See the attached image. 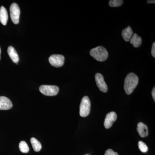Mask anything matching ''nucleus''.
Here are the masks:
<instances>
[{
	"instance_id": "obj_1",
	"label": "nucleus",
	"mask_w": 155,
	"mask_h": 155,
	"mask_svg": "<svg viewBox=\"0 0 155 155\" xmlns=\"http://www.w3.org/2000/svg\"><path fill=\"white\" fill-rule=\"evenodd\" d=\"M139 81L138 76L134 73H129L125 78L124 89L127 94H131L137 86Z\"/></svg>"
},
{
	"instance_id": "obj_2",
	"label": "nucleus",
	"mask_w": 155,
	"mask_h": 155,
	"mask_svg": "<svg viewBox=\"0 0 155 155\" xmlns=\"http://www.w3.org/2000/svg\"><path fill=\"white\" fill-rule=\"evenodd\" d=\"M91 56L100 62L105 61L108 57V53L105 48L102 46H98L92 49L90 52Z\"/></svg>"
},
{
	"instance_id": "obj_3",
	"label": "nucleus",
	"mask_w": 155,
	"mask_h": 155,
	"mask_svg": "<svg viewBox=\"0 0 155 155\" xmlns=\"http://www.w3.org/2000/svg\"><path fill=\"white\" fill-rule=\"evenodd\" d=\"M90 100L87 96H84L82 98L80 105L79 114L81 116L85 117L88 116L91 111Z\"/></svg>"
},
{
	"instance_id": "obj_4",
	"label": "nucleus",
	"mask_w": 155,
	"mask_h": 155,
	"mask_svg": "<svg viewBox=\"0 0 155 155\" xmlns=\"http://www.w3.org/2000/svg\"><path fill=\"white\" fill-rule=\"evenodd\" d=\"M39 91L45 95L54 96L58 94L59 88L55 85H42L40 87Z\"/></svg>"
},
{
	"instance_id": "obj_5",
	"label": "nucleus",
	"mask_w": 155,
	"mask_h": 155,
	"mask_svg": "<svg viewBox=\"0 0 155 155\" xmlns=\"http://www.w3.org/2000/svg\"><path fill=\"white\" fill-rule=\"evenodd\" d=\"M10 11L12 21L14 24L19 23L20 11L18 5L16 3H13L10 7Z\"/></svg>"
},
{
	"instance_id": "obj_6",
	"label": "nucleus",
	"mask_w": 155,
	"mask_h": 155,
	"mask_svg": "<svg viewBox=\"0 0 155 155\" xmlns=\"http://www.w3.org/2000/svg\"><path fill=\"white\" fill-rule=\"evenodd\" d=\"M65 58L61 54H54L49 58V62L53 67H61L64 65Z\"/></svg>"
},
{
	"instance_id": "obj_7",
	"label": "nucleus",
	"mask_w": 155,
	"mask_h": 155,
	"mask_svg": "<svg viewBox=\"0 0 155 155\" xmlns=\"http://www.w3.org/2000/svg\"><path fill=\"white\" fill-rule=\"evenodd\" d=\"M95 78L97 86L100 91L103 92H107L108 90V87L105 81L103 75L101 73H97L95 76Z\"/></svg>"
},
{
	"instance_id": "obj_8",
	"label": "nucleus",
	"mask_w": 155,
	"mask_h": 155,
	"mask_svg": "<svg viewBox=\"0 0 155 155\" xmlns=\"http://www.w3.org/2000/svg\"><path fill=\"white\" fill-rule=\"evenodd\" d=\"M117 117V114L115 112H111L107 114L104 122V125L106 129H109L112 127L114 122L116 121Z\"/></svg>"
},
{
	"instance_id": "obj_9",
	"label": "nucleus",
	"mask_w": 155,
	"mask_h": 155,
	"mask_svg": "<svg viewBox=\"0 0 155 155\" xmlns=\"http://www.w3.org/2000/svg\"><path fill=\"white\" fill-rule=\"evenodd\" d=\"M13 107L11 100L7 97L0 96V110H8Z\"/></svg>"
},
{
	"instance_id": "obj_10",
	"label": "nucleus",
	"mask_w": 155,
	"mask_h": 155,
	"mask_svg": "<svg viewBox=\"0 0 155 155\" xmlns=\"http://www.w3.org/2000/svg\"><path fill=\"white\" fill-rule=\"evenodd\" d=\"M137 130L141 137H146L148 135V128L147 126L142 122H139L137 124Z\"/></svg>"
},
{
	"instance_id": "obj_11",
	"label": "nucleus",
	"mask_w": 155,
	"mask_h": 155,
	"mask_svg": "<svg viewBox=\"0 0 155 155\" xmlns=\"http://www.w3.org/2000/svg\"><path fill=\"white\" fill-rule=\"evenodd\" d=\"M8 19V11L4 6L0 8V22L4 25H6Z\"/></svg>"
},
{
	"instance_id": "obj_12",
	"label": "nucleus",
	"mask_w": 155,
	"mask_h": 155,
	"mask_svg": "<svg viewBox=\"0 0 155 155\" xmlns=\"http://www.w3.org/2000/svg\"><path fill=\"white\" fill-rule=\"evenodd\" d=\"M8 52L9 57L13 62L17 64L19 61V56L14 48L12 46H9L8 49Z\"/></svg>"
},
{
	"instance_id": "obj_13",
	"label": "nucleus",
	"mask_w": 155,
	"mask_h": 155,
	"mask_svg": "<svg viewBox=\"0 0 155 155\" xmlns=\"http://www.w3.org/2000/svg\"><path fill=\"white\" fill-rule=\"evenodd\" d=\"M133 35V31L130 26H128L127 28L122 30V38L125 41H130V38Z\"/></svg>"
},
{
	"instance_id": "obj_14",
	"label": "nucleus",
	"mask_w": 155,
	"mask_h": 155,
	"mask_svg": "<svg viewBox=\"0 0 155 155\" xmlns=\"http://www.w3.org/2000/svg\"><path fill=\"white\" fill-rule=\"evenodd\" d=\"M141 38L138 36L136 33L134 34L130 40L131 44L133 45L134 48H138L142 44Z\"/></svg>"
},
{
	"instance_id": "obj_15",
	"label": "nucleus",
	"mask_w": 155,
	"mask_h": 155,
	"mask_svg": "<svg viewBox=\"0 0 155 155\" xmlns=\"http://www.w3.org/2000/svg\"><path fill=\"white\" fill-rule=\"evenodd\" d=\"M30 141L35 151L39 152L41 150L42 148L41 144L38 140L34 137H32Z\"/></svg>"
},
{
	"instance_id": "obj_16",
	"label": "nucleus",
	"mask_w": 155,
	"mask_h": 155,
	"mask_svg": "<svg viewBox=\"0 0 155 155\" xmlns=\"http://www.w3.org/2000/svg\"><path fill=\"white\" fill-rule=\"evenodd\" d=\"M19 148L20 151L22 153H28L29 152V148L27 143L24 141L20 142L19 144Z\"/></svg>"
},
{
	"instance_id": "obj_17",
	"label": "nucleus",
	"mask_w": 155,
	"mask_h": 155,
	"mask_svg": "<svg viewBox=\"0 0 155 155\" xmlns=\"http://www.w3.org/2000/svg\"><path fill=\"white\" fill-rule=\"evenodd\" d=\"M123 2L122 0H110L109 5L111 7H118L122 5Z\"/></svg>"
},
{
	"instance_id": "obj_18",
	"label": "nucleus",
	"mask_w": 155,
	"mask_h": 155,
	"mask_svg": "<svg viewBox=\"0 0 155 155\" xmlns=\"http://www.w3.org/2000/svg\"><path fill=\"white\" fill-rule=\"evenodd\" d=\"M138 147L140 151L143 153H147L148 150V148L146 143L142 141L138 142Z\"/></svg>"
},
{
	"instance_id": "obj_19",
	"label": "nucleus",
	"mask_w": 155,
	"mask_h": 155,
	"mask_svg": "<svg viewBox=\"0 0 155 155\" xmlns=\"http://www.w3.org/2000/svg\"><path fill=\"white\" fill-rule=\"evenodd\" d=\"M104 155H119V154L112 149H108L106 151Z\"/></svg>"
},
{
	"instance_id": "obj_20",
	"label": "nucleus",
	"mask_w": 155,
	"mask_h": 155,
	"mask_svg": "<svg viewBox=\"0 0 155 155\" xmlns=\"http://www.w3.org/2000/svg\"><path fill=\"white\" fill-rule=\"evenodd\" d=\"M151 54L153 57L154 58H155V43H153L152 48Z\"/></svg>"
},
{
	"instance_id": "obj_21",
	"label": "nucleus",
	"mask_w": 155,
	"mask_h": 155,
	"mask_svg": "<svg viewBox=\"0 0 155 155\" xmlns=\"http://www.w3.org/2000/svg\"><path fill=\"white\" fill-rule=\"evenodd\" d=\"M152 95L153 99L154 101H155V87H153V89L152 91Z\"/></svg>"
},
{
	"instance_id": "obj_22",
	"label": "nucleus",
	"mask_w": 155,
	"mask_h": 155,
	"mask_svg": "<svg viewBox=\"0 0 155 155\" xmlns=\"http://www.w3.org/2000/svg\"><path fill=\"white\" fill-rule=\"evenodd\" d=\"M147 2L148 3H149V4H151V3H154V4H155V1L154 0H148V1H147Z\"/></svg>"
},
{
	"instance_id": "obj_23",
	"label": "nucleus",
	"mask_w": 155,
	"mask_h": 155,
	"mask_svg": "<svg viewBox=\"0 0 155 155\" xmlns=\"http://www.w3.org/2000/svg\"><path fill=\"white\" fill-rule=\"evenodd\" d=\"M1 48H0V60H1Z\"/></svg>"
},
{
	"instance_id": "obj_24",
	"label": "nucleus",
	"mask_w": 155,
	"mask_h": 155,
	"mask_svg": "<svg viewBox=\"0 0 155 155\" xmlns=\"http://www.w3.org/2000/svg\"><path fill=\"white\" fill-rule=\"evenodd\" d=\"M90 155L88 154H85V155Z\"/></svg>"
}]
</instances>
